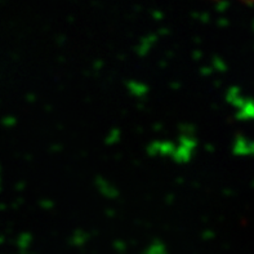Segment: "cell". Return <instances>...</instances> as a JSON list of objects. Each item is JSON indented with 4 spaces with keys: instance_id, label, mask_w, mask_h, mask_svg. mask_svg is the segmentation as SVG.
Listing matches in <instances>:
<instances>
[]
</instances>
